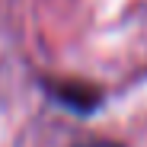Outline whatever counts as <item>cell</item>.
<instances>
[{
  "mask_svg": "<svg viewBox=\"0 0 147 147\" xmlns=\"http://www.w3.org/2000/svg\"><path fill=\"white\" fill-rule=\"evenodd\" d=\"M38 86L48 96V102H55L58 109H67L74 115H96L106 106V90L99 83H90V80H77V77H42Z\"/></svg>",
  "mask_w": 147,
  "mask_h": 147,
  "instance_id": "1",
  "label": "cell"
},
{
  "mask_svg": "<svg viewBox=\"0 0 147 147\" xmlns=\"http://www.w3.org/2000/svg\"><path fill=\"white\" fill-rule=\"evenodd\" d=\"M74 147H125V144L112 141V138H86V141H77Z\"/></svg>",
  "mask_w": 147,
  "mask_h": 147,
  "instance_id": "2",
  "label": "cell"
}]
</instances>
